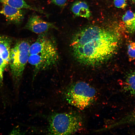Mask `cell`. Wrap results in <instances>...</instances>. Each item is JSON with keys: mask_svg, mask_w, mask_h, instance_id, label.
<instances>
[{"mask_svg": "<svg viewBox=\"0 0 135 135\" xmlns=\"http://www.w3.org/2000/svg\"><path fill=\"white\" fill-rule=\"evenodd\" d=\"M127 53L130 60H135V42H131L128 44Z\"/></svg>", "mask_w": 135, "mask_h": 135, "instance_id": "obj_14", "label": "cell"}, {"mask_svg": "<svg viewBox=\"0 0 135 135\" xmlns=\"http://www.w3.org/2000/svg\"><path fill=\"white\" fill-rule=\"evenodd\" d=\"M30 46L28 41L22 40L11 49L9 64L16 90L18 87L19 82L28 62Z\"/></svg>", "mask_w": 135, "mask_h": 135, "instance_id": "obj_4", "label": "cell"}, {"mask_svg": "<svg viewBox=\"0 0 135 135\" xmlns=\"http://www.w3.org/2000/svg\"><path fill=\"white\" fill-rule=\"evenodd\" d=\"M2 4L0 12L8 21L16 24H19L22 22L24 16V12L22 10Z\"/></svg>", "mask_w": 135, "mask_h": 135, "instance_id": "obj_8", "label": "cell"}, {"mask_svg": "<svg viewBox=\"0 0 135 135\" xmlns=\"http://www.w3.org/2000/svg\"><path fill=\"white\" fill-rule=\"evenodd\" d=\"M67 0H50L52 3L61 8L66 5Z\"/></svg>", "mask_w": 135, "mask_h": 135, "instance_id": "obj_16", "label": "cell"}, {"mask_svg": "<svg viewBox=\"0 0 135 135\" xmlns=\"http://www.w3.org/2000/svg\"><path fill=\"white\" fill-rule=\"evenodd\" d=\"M123 89L130 94L135 95V70L127 75L124 82Z\"/></svg>", "mask_w": 135, "mask_h": 135, "instance_id": "obj_11", "label": "cell"}, {"mask_svg": "<svg viewBox=\"0 0 135 135\" xmlns=\"http://www.w3.org/2000/svg\"><path fill=\"white\" fill-rule=\"evenodd\" d=\"M123 124H135V110L130 112L113 125L116 126Z\"/></svg>", "mask_w": 135, "mask_h": 135, "instance_id": "obj_12", "label": "cell"}, {"mask_svg": "<svg viewBox=\"0 0 135 135\" xmlns=\"http://www.w3.org/2000/svg\"><path fill=\"white\" fill-rule=\"evenodd\" d=\"M71 10L76 16L88 18L91 15L87 3L84 2H75L72 4Z\"/></svg>", "mask_w": 135, "mask_h": 135, "instance_id": "obj_10", "label": "cell"}, {"mask_svg": "<svg viewBox=\"0 0 135 135\" xmlns=\"http://www.w3.org/2000/svg\"><path fill=\"white\" fill-rule=\"evenodd\" d=\"M53 41L47 32L40 34L35 41L30 45L28 62L34 68V78L40 71L58 63L59 55Z\"/></svg>", "mask_w": 135, "mask_h": 135, "instance_id": "obj_2", "label": "cell"}, {"mask_svg": "<svg viewBox=\"0 0 135 135\" xmlns=\"http://www.w3.org/2000/svg\"><path fill=\"white\" fill-rule=\"evenodd\" d=\"M0 2L3 4L20 9H27L36 12L46 16L48 14L43 10L35 6L30 5L24 0H0Z\"/></svg>", "mask_w": 135, "mask_h": 135, "instance_id": "obj_9", "label": "cell"}, {"mask_svg": "<svg viewBox=\"0 0 135 135\" xmlns=\"http://www.w3.org/2000/svg\"><path fill=\"white\" fill-rule=\"evenodd\" d=\"M120 36L112 27L98 25L88 26L74 36L71 43L73 54L80 63L93 66L110 58L116 52Z\"/></svg>", "mask_w": 135, "mask_h": 135, "instance_id": "obj_1", "label": "cell"}, {"mask_svg": "<svg viewBox=\"0 0 135 135\" xmlns=\"http://www.w3.org/2000/svg\"><path fill=\"white\" fill-rule=\"evenodd\" d=\"M132 0L133 3L135 4V0Z\"/></svg>", "mask_w": 135, "mask_h": 135, "instance_id": "obj_18", "label": "cell"}, {"mask_svg": "<svg viewBox=\"0 0 135 135\" xmlns=\"http://www.w3.org/2000/svg\"><path fill=\"white\" fill-rule=\"evenodd\" d=\"M83 124V118L78 113H56L49 119L48 131L52 134H72L78 131Z\"/></svg>", "mask_w": 135, "mask_h": 135, "instance_id": "obj_3", "label": "cell"}, {"mask_svg": "<svg viewBox=\"0 0 135 135\" xmlns=\"http://www.w3.org/2000/svg\"><path fill=\"white\" fill-rule=\"evenodd\" d=\"M134 13L130 10H128L123 16L122 20L127 29L132 25L134 19Z\"/></svg>", "mask_w": 135, "mask_h": 135, "instance_id": "obj_13", "label": "cell"}, {"mask_svg": "<svg viewBox=\"0 0 135 135\" xmlns=\"http://www.w3.org/2000/svg\"><path fill=\"white\" fill-rule=\"evenodd\" d=\"M115 6L118 8H124L127 5L126 0H114Z\"/></svg>", "mask_w": 135, "mask_h": 135, "instance_id": "obj_15", "label": "cell"}, {"mask_svg": "<svg viewBox=\"0 0 135 135\" xmlns=\"http://www.w3.org/2000/svg\"><path fill=\"white\" fill-rule=\"evenodd\" d=\"M24 28L39 34L48 32L50 29H58L54 23L45 21L39 16L35 14H32L30 16Z\"/></svg>", "mask_w": 135, "mask_h": 135, "instance_id": "obj_6", "label": "cell"}, {"mask_svg": "<svg viewBox=\"0 0 135 135\" xmlns=\"http://www.w3.org/2000/svg\"><path fill=\"white\" fill-rule=\"evenodd\" d=\"M96 90L88 84L79 82L73 84L68 88L66 93L68 102L81 110L89 106L94 101Z\"/></svg>", "mask_w": 135, "mask_h": 135, "instance_id": "obj_5", "label": "cell"}, {"mask_svg": "<svg viewBox=\"0 0 135 135\" xmlns=\"http://www.w3.org/2000/svg\"><path fill=\"white\" fill-rule=\"evenodd\" d=\"M134 18L133 22L131 26L128 29V31L130 33L135 32V13H134Z\"/></svg>", "mask_w": 135, "mask_h": 135, "instance_id": "obj_17", "label": "cell"}, {"mask_svg": "<svg viewBox=\"0 0 135 135\" xmlns=\"http://www.w3.org/2000/svg\"><path fill=\"white\" fill-rule=\"evenodd\" d=\"M12 41L8 36H0V82L4 70L9 64Z\"/></svg>", "mask_w": 135, "mask_h": 135, "instance_id": "obj_7", "label": "cell"}]
</instances>
